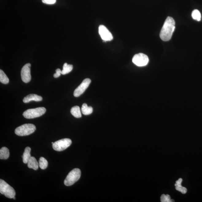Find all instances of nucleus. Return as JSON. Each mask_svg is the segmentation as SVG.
<instances>
[{
    "instance_id": "obj_1",
    "label": "nucleus",
    "mask_w": 202,
    "mask_h": 202,
    "mask_svg": "<svg viewBox=\"0 0 202 202\" xmlns=\"http://www.w3.org/2000/svg\"><path fill=\"white\" fill-rule=\"evenodd\" d=\"M175 22L173 18L168 17L166 19L161 30L160 37L164 41H167L171 39L175 29Z\"/></svg>"
},
{
    "instance_id": "obj_2",
    "label": "nucleus",
    "mask_w": 202,
    "mask_h": 202,
    "mask_svg": "<svg viewBox=\"0 0 202 202\" xmlns=\"http://www.w3.org/2000/svg\"><path fill=\"white\" fill-rule=\"evenodd\" d=\"M36 127L35 125L31 124H26L17 128L15 130V134L18 136H28L35 131Z\"/></svg>"
},
{
    "instance_id": "obj_3",
    "label": "nucleus",
    "mask_w": 202,
    "mask_h": 202,
    "mask_svg": "<svg viewBox=\"0 0 202 202\" xmlns=\"http://www.w3.org/2000/svg\"><path fill=\"white\" fill-rule=\"evenodd\" d=\"M0 193L11 199L14 197L16 194L14 189L2 179L0 180Z\"/></svg>"
},
{
    "instance_id": "obj_4",
    "label": "nucleus",
    "mask_w": 202,
    "mask_h": 202,
    "mask_svg": "<svg viewBox=\"0 0 202 202\" xmlns=\"http://www.w3.org/2000/svg\"><path fill=\"white\" fill-rule=\"evenodd\" d=\"M81 176V171L80 169H75L72 170L64 181V184L66 186H71L78 181Z\"/></svg>"
},
{
    "instance_id": "obj_5",
    "label": "nucleus",
    "mask_w": 202,
    "mask_h": 202,
    "mask_svg": "<svg viewBox=\"0 0 202 202\" xmlns=\"http://www.w3.org/2000/svg\"><path fill=\"white\" fill-rule=\"evenodd\" d=\"M46 111V109L45 107H39L28 109L23 113V115L25 118L33 119L43 115Z\"/></svg>"
},
{
    "instance_id": "obj_6",
    "label": "nucleus",
    "mask_w": 202,
    "mask_h": 202,
    "mask_svg": "<svg viewBox=\"0 0 202 202\" xmlns=\"http://www.w3.org/2000/svg\"><path fill=\"white\" fill-rule=\"evenodd\" d=\"M72 140L65 138L60 140L52 144V148L56 151H62L68 148L72 144Z\"/></svg>"
},
{
    "instance_id": "obj_7",
    "label": "nucleus",
    "mask_w": 202,
    "mask_h": 202,
    "mask_svg": "<svg viewBox=\"0 0 202 202\" xmlns=\"http://www.w3.org/2000/svg\"><path fill=\"white\" fill-rule=\"evenodd\" d=\"M148 56L143 53L135 55L133 58V62L136 66L142 67L146 66L149 62Z\"/></svg>"
},
{
    "instance_id": "obj_8",
    "label": "nucleus",
    "mask_w": 202,
    "mask_h": 202,
    "mask_svg": "<svg viewBox=\"0 0 202 202\" xmlns=\"http://www.w3.org/2000/svg\"><path fill=\"white\" fill-rule=\"evenodd\" d=\"M91 83V80L90 79H85L80 84L74 92V96L75 97H79L82 95L87 89L89 86L90 84Z\"/></svg>"
},
{
    "instance_id": "obj_9",
    "label": "nucleus",
    "mask_w": 202,
    "mask_h": 202,
    "mask_svg": "<svg viewBox=\"0 0 202 202\" xmlns=\"http://www.w3.org/2000/svg\"><path fill=\"white\" fill-rule=\"evenodd\" d=\"M30 67V63H27L22 68L21 72V79L25 83H29L31 80Z\"/></svg>"
},
{
    "instance_id": "obj_10",
    "label": "nucleus",
    "mask_w": 202,
    "mask_h": 202,
    "mask_svg": "<svg viewBox=\"0 0 202 202\" xmlns=\"http://www.w3.org/2000/svg\"><path fill=\"white\" fill-rule=\"evenodd\" d=\"M99 32L101 38L104 41H107L112 40L113 37L112 34L104 25H100L99 27Z\"/></svg>"
},
{
    "instance_id": "obj_11",
    "label": "nucleus",
    "mask_w": 202,
    "mask_h": 202,
    "mask_svg": "<svg viewBox=\"0 0 202 202\" xmlns=\"http://www.w3.org/2000/svg\"><path fill=\"white\" fill-rule=\"evenodd\" d=\"M42 100V97L41 96L35 95V94H30L25 97L23 100V102L25 103H27L32 101L35 102H40Z\"/></svg>"
},
{
    "instance_id": "obj_12",
    "label": "nucleus",
    "mask_w": 202,
    "mask_h": 202,
    "mask_svg": "<svg viewBox=\"0 0 202 202\" xmlns=\"http://www.w3.org/2000/svg\"><path fill=\"white\" fill-rule=\"evenodd\" d=\"M27 166L30 169L37 170L38 169L39 164L35 157H31L28 161Z\"/></svg>"
},
{
    "instance_id": "obj_13",
    "label": "nucleus",
    "mask_w": 202,
    "mask_h": 202,
    "mask_svg": "<svg viewBox=\"0 0 202 202\" xmlns=\"http://www.w3.org/2000/svg\"><path fill=\"white\" fill-rule=\"evenodd\" d=\"M182 181V179H179L178 180L176 181L174 186H176L175 189L176 190L180 192L182 194H185L187 192V189L186 188L181 186V184Z\"/></svg>"
},
{
    "instance_id": "obj_14",
    "label": "nucleus",
    "mask_w": 202,
    "mask_h": 202,
    "mask_svg": "<svg viewBox=\"0 0 202 202\" xmlns=\"http://www.w3.org/2000/svg\"><path fill=\"white\" fill-rule=\"evenodd\" d=\"M10 156L9 150L6 147L2 148L0 150V159L6 160Z\"/></svg>"
},
{
    "instance_id": "obj_15",
    "label": "nucleus",
    "mask_w": 202,
    "mask_h": 202,
    "mask_svg": "<svg viewBox=\"0 0 202 202\" xmlns=\"http://www.w3.org/2000/svg\"><path fill=\"white\" fill-rule=\"evenodd\" d=\"M31 148L30 147H27L25 148L23 156H22L23 159V162L25 164L28 163V161L31 157L30 155Z\"/></svg>"
},
{
    "instance_id": "obj_16",
    "label": "nucleus",
    "mask_w": 202,
    "mask_h": 202,
    "mask_svg": "<svg viewBox=\"0 0 202 202\" xmlns=\"http://www.w3.org/2000/svg\"><path fill=\"white\" fill-rule=\"evenodd\" d=\"M82 113L85 115H89L92 114L93 109L91 107H88L86 103H84L81 108Z\"/></svg>"
},
{
    "instance_id": "obj_17",
    "label": "nucleus",
    "mask_w": 202,
    "mask_h": 202,
    "mask_svg": "<svg viewBox=\"0 0 202 202\" xmlns=\"http://www.w3.org/2000/svg\"><path fill=\"white\" fill-rule=\"evenodd\" d=\"M71 112L72 115L76 118H80L81 117L82 115L80 108L78 106H75L72 108Z\"/></svg>"
},
{
    "instance_id": "obj_18",
    "label": "nucleus",
    "mask_w": 202,
    "mask_h": 202,
    "mask_svg": "<svg viewBox=\"0 0 202 202\" xmlns=\"http://www.w3.org/2000/svg\"><path fill=\"white\" fill-rule=\"evenodd\" d=\"M73 66L72 65L68 64L67 63H65L63 66V69L61 71V74L66 75L69 73L72 70Z\"/></svg>"
},
{
    "instance_id": "obj_19",
    "label": "nucleus",
    "mask_w": 202,
    "mask_h": 202,
    "mask_svg": "<svg viewBox=\"0 0 202 202\" xmlns=\"http://www.w3.org/2000/svg\"><path fill=\"white\" fill-rule=\"evenodd\" d=\"M0 82L5 84H8L9 82V79L2 70H0Z\"/></svg>"
},
{
    "instance_id": "obj_20",
    "label": "nucleus",
    "mask_w": 202,
    "mask_h": 202,
    "mask_svg": "<svg viewBox=\"0 0 202 202\" xmlns=\"http://www.w3.org/2000/svg\"><path fill=\"white\" fill-rule=\"evenodd\" d=\"M39 167L42 169H45L48 167V162L47 160L44 157H41L39 160Z\"/></svg>"
},
{
    "instance_id": "obj_21",
    "label": "nucleus",
    "mask_w": 202,
    "mask_h": 202,
    "mask_svg": "<svg viewBox=\"0 0 202 202\" xmlns=\"http://www.w3.org/2000/svg\"><path fill=\"white\" fill-rule=\"evenodd\" d=\"M192 16L193 19L197 21H200L201 20V14L197 10H195L192 13Z\"/></svg>"
},
{
    "instance_id": "obj_22",
    "label": "nucleus",
    "mask_w": 202,
    "mask_h": 202,
    "mask_svg": "<svg viewBox=\"0 0 202 202\" xmlns=\"http://www.w3.org/2000/svg\"><path fill=\"white\" fill-rule=\"evenodd\" d=\"M161 202H173L174 200L171 199L170 196L169 195L162 194L161 196Z\"/></svg>"
},
{
    "instance_id": "obj_23",
    "label": "nucleus",
    "mask_w": 202,
    "mask_h": 202,
    "mask_svg": "<svg viewBox=\"0 0 202 202\" xmlns=\"http://www.w3.org/2000/svg\"><path fill=\"white\" fill-rule=\"evenodd\" d=\"M42 2L45 4L52 5L56 3V0H42Z\"/></svg>"
},
{
    "instance_id": "obj_24",
    "label": "nucleus",
    "mask_w": 202,
    "mask_h": 202,
    "mask_svg": "<svg viewBox=\"0 0 202 202\" xmlns=\"http://www.w3.org/2000/svg\"><path fill=\"white\" fill-rule=\"evenodd\" d=\"M56 73L54 75V77L55 78H57L60 76L61 74V71L60 68H57L56 71Z\"/></svg>"
},
{
    "instance_id": "obj_25",
    "label": "nucleus",
    "mask_w": 202,
    "mask_h": 202,
    "mask_svg": "<svg viewBox=\"0 0 202 202\" xmlns=\"http://www.w3.org/2000/svg\"><path fill=\"white\" fill-rule=\"evenodd\" d=\"M13 199H14V200H15V196L14 197V198H13Z\"/></svg>"
}]
</instances>
